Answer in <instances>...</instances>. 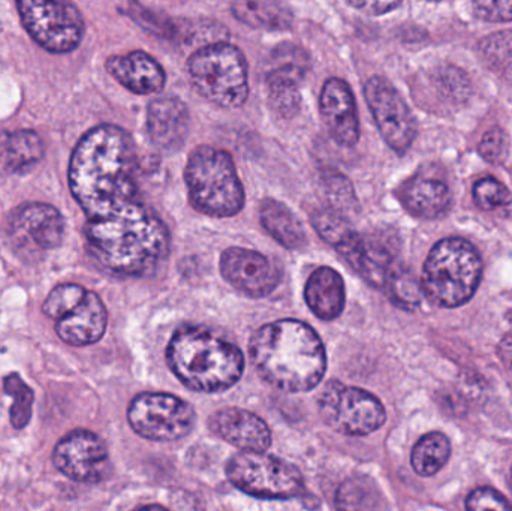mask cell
Listing matches in <instances>:
<instances>
[{
	"label": "cell",
	"mask_w": 512,
	"mask_h": 511,
	"mask_svg": "<svg viewBox=\"0 0 512 511\" xmlns=\"http://www.w3.org/2000/svg\"><path fill=\"white\" fill-rule=\"evenodd\" d=\"M69 188L86 215L87 248L117 276H152L170 254V231L143 200L138 153L128 131L116 125L90 129L72 152Z\"/></svg>",
	"instance_id": "cell-1"
},
{
	"label": "cell",
	"mask_w": 512,
	"mask_h": 511,
	"mask_svg": "<svg viewBox=\"0 0 512 511\" xmlns=\"http://www.w3.org/2000/svg\"><path fill=\"white\" fill-rule=\"evenodd\" d=\"M249 351L258 374L283 392H310L327 369L324 344L303 321L265 324L252 336Z\"/></svg>",
	"instance_id": "cell-2"
},
{
	"label": "cell",
	"mask_w": 512,
	"mask_h": 511,
	"mask_svg": "<svg viewBox=\"0 0 512 511\" xmlns=\"http://www.w3.org/2000/svg\"><path fill=\"white\" fill-rule=\"evenodd\" d=\"M167 362L188 389L201 393L224 392L245 371V357L237 345L198 326H185L174 333Z\"/></svg>",
	"instance_id": "cell-3"
},
{
	"label": "cell",
	"mask_w": 512,
	"mask_h": 511,
	"mask_svg": "<svg viewBox=\"0 0 512 511\" xmlns=\"http://www.w3.org/2000/svg\"><path fill=\"white\" fill-rule=\"evenodd\" d=\"M483 260L468 240L450 237L433 246L424 263V296L441 308H459L477 293Z\"/></svg>",
	"instance_id": "cell-4"
},
{
	"label": "cell",
	"mask_w": 512,
	"mask_h": 511,
	"mask_svg": "<svg viewBox=\"0 0 512 511\" xmlns=\"http://www.w3.org/2000/svg\"><path fill=\"white\" fill-rule=\"evenodd\" d=\"M185 182L194 209L213 218H230L245 206V188L230 153L200 146L189 156Z\"/></svg>",
	"instance_id": "cell-5"
},
{
	"label": "cell",
	"mask_w": 512,
	"mask_h": 511,
	"mask_svg": "<svg viewBox=\"0 0 512 511\" xmlns=\"http://www.w3.org/2000/svg\"><path fill=\"white\" fill-rule=\"evenodd\" d=\"M195 90L213 104L240 108L249 96L245 54L230 42H213L195 51L188 62Z\"/></svg>",
	"instance_id": "cell-6"
},
{
	"label": "cell",
	"mask_w": 512,
	"mask_h": 511,
	"mask_svg": "<svg viewBox=\"0 0 512 511\" xmlns=\"http://www.w3.org/2000/svg\"><path fill=\"white\" fill-rule=\"evenodd\" d=\"M227 476L237 489L262 500H289L304 491L298 468L267 453L242 452L233 456L227 465Z\"/></svg>",
	"instance_id": "cell-7"
},
{
	"label": "cell",
	"mask_w": 512,
	"mask_h": 511,
	"mask_svg": "<svg viewBox=\"0 0 512 511\" xmlns=\"http://www.w3.org/2000/svg\"><path fill=\"white\" fill-rule=\"evenodd\" d=\"M318 407L322 420L333 431L349 437L372 434L387 420V411L375 395L339 381L327 384Z\"/></svg>",
	"instance_id": "cell-8"
},
{
	"label": "cell",
	"mask_w": 512,
	"mask_h": 511,
	"mask_svg": "<svg viewBox=\"0 0 512 511\" xmlns=\"http://www.w3.org/2000/svg\"><path fill=\"white\" fill-rule=\"evenodd\" d=\"M17 9L24 29L50 53H69L83 41L86 24L74 3L23 0Z\"/></svg>",
	"instance_id": "cell-9"
},
{
	"label": "cell",
	"mask_w": 512,
	"mask_h": 511,
	"mask_svg": "<svg viewBox=\"0 0 512 511\" xmlns=\"http://www.w3.org/2000/svg\"><path fill=\"white\" fill-rule=\"evenodd\" d=\"M129 425L150 441H177L191 434L195 426L194 408L168 393H141L132 399Z\"/></svg>",
	"instance_id": "cell-10"
},
{
	"label": "cell",
	"mask_w": 512,
	"mask_h": 511,
	"mask_svg": "<svg viewBox=\"0 0 512 511\" xmlns=\"http://www.w3.org/2000/svg\"><path fill=\"white\" fill-rule=\"evenodd\" d=\"M364 96L385 143L405 155L417 137V123L405 99L390 81L376 75L367 80Z\"/></svg>",
	"instance_id": "cell-11"
},
{
	"label": "cell",
	"mask_w": 512,
	"mask_h": 511,
	"mask_svg": "<svg viewBox=\"0 0 512 511\" xmlns=\"http://www.w3.org/2000/svg\"><path fill=\"white\" fill-rule=\"evenodd\" d=\"M8 233L15 251L35 257L62 245L65 219L50 204L27 203L9 215Z\"/></svg>",
	"instance_id": "cell-12"
},
{
	"label": "cell",
	"mask_w": 512,
	"mask_h": 511,
	"mask_svg": "<svg viewBox=\"0 0 512 511\" xmlns=\"http://www.w3.org/2000/svg\"><path fill=\"white\" fill-rule=\"evenodd\" d=\"M54 467L78 483L95 485L110 474V456L104 441L90 431L77 429L57 443Z\"/></svg>",
	"instance_id": "cell-13"
},
{
	"label": "cell",
	"mask_w": 512,
	"mask_h": 511,
	"mask_svg": "<svg viewBox=\"0 0 512 511\" xmlns=\"http://www.w3.org/2000/svg\"><path fill=\"white\" fill-rule=\"evenodd\" d=\"M221 273L228 284L246 296L261 299L276 290L280 276L265 255L251 249L230 248L222 254Z\"/></svg>",
	"instance_id": "cell-14"
},
{
	"label": "cell",
	"mask_w": 512,
	"mask_h": 511,
	"mask_svg": "<svg viewBox=\"0 0 512 511\" xmlns=\"http://www.w3.org/2000/svg\"><path fill=\"white\" fill-rule=\"evenodd\" d=\"M319 110L322 120L331 137L342 144L352 147L360 140V117L354 93L345 80L330 78L322 87L319 98Z\"/></svg>",
	"instance_id": "cell-15"
},
{
	"label": "cell",
	"mask_w": 512,
	"mask_h": 511,
	"mask_svg": "<svg viewBox=\"0 0 512 511\" xmlns=\"http://www.w3.org/2000/svg\"><path fill=\"white\" fill-rule=\"evenodd\" d=\"M340 257L372 287L384 290L397 269L394 252L384 240L367 239L355 231L339 249Z\"/></svg>",
	"instance_id": "cell-16"
},
{
	"label": "cell",
	"mask_w": 512,
	"mask_h": 511,
	"mask_svg": "<svg viewBox=\"0 0 512 511\" xmlns=\"http://www.w3.org/2000/svg\"><path fill=\"white\" fill-rule=\"evenodd\" d=\"M213 434L243 452L264 453L271 446L267 423L243 408L228 407L216 411L209 420Z\"/></svg>",
	"instance_id": "cell-17"
},
{
	"label": "cell",
	"mask_w": 512,
	"mask_h": 511,
	"mask_svg": "<svg viewBox=\"0 0 512 511\" xmlns=\"http://www.w3.org/2000/svg\"><path fill=\"white\" fill-rule=\"evenodd\" d=\"M191 129V116L185 102L174 96L152 101L147 110L150 140L161 149L177 150L185 143Z\"/></svg>",
	"instance_id": "cell-18"
},
{
	"label": "cell",
	"mask_w": 512,
	"mask_h": 511,
	"mask_svg": "<svg viewBox=\"0 0 512 511\" xmlns=\"http://www.w3.org/2000/svg\"><path fill=\"white\" fill-rule=\"evenodd\" d=\"M108 314L101 297L87 291L83 302L56 324V333L65 344L86 347L101 341L107 330Z\"/></svg>",
	"instance_id": "cell-19"
},
{
	"label": "cell",
	"mask_w": 512,
	"mask_h": 511,
	"mask_svg": "<svg viewBox=\"0 0 512 511\" xmlns=\"http://www.w3.org/2000/svg\"><path fill=\"white\" fill-rule=\"evenodd\" d=\"M107 71L126 89L137 95H152L164 89V68L144 51H132L107 60Z\"/></svg>",
	"instance_id": "cell-20"
},
{
	"label": "cell",
	"mask_w": 512,
	"mask_h": 511,
	"mask_svg": "<svg viewBox=\"0 0 512 511\" xmlns=\"http://www.w3.org/2000/svg\"><path fill=\"white\" fill-rule=\"evenodd\" d=\"M304 299L310 311L324 321H333L345 308V282L331 267H319L307 279Z\"/></svg>",
	"instance_id": "cell-21"
},
{
	"label": "cell",
	"mask_w": 512,
	"mask_h": 511,
	"mask_svg": "<svg viewBox=\"0 0 512 511\" xmlns=\"http://www.w3.org/2000/svg\"><path fill=\"white\" fill-rule=\"evenodd\" d=\"M44 143L35 131L9 132L0 138V168L9 174H26L44 158Z\"/></svg>",
	"instance_id": "cell-22"
},
{
	"label": "cell",
	"mask_w": 512,
	"mask_h": 511,
	"mask_svg": "<svg viewBox=\"0 0 512 511\" xmlns=\"http://www.w3.org/2000/svg\"><path fill=\"white\" fill-rule=\"evenodd\" d=\"M262 227L277 243L286 249H303L307 234L300 219L283 203L267 198L259 207Z\"/></svg>",
	"instance_id": "cell-23"
},
{
	"label": "cell",
	"mask_w": 512,
	"mask_h": 511,
	"mask_svg": "<svg viewBox=\"0 0 512 511\" xmlns=\"http://www.w3.org/2000/svg\"><path fill=\"white\" fill-rule=\"evenodd\" d=\"M402 201L412 215L433 219L450 209L451 194L439 180L414 179L403 188Z\"/></svg>",
	"instance_id": "cell-24"
},
{
	"label": "cell",
	"mask_w": 512,
	"mask_h": 511,
	"mask_svg": "<svg viewBox=\"0 0 512 511\" xmlns=\"http://www.w3.org/2000/svg\"><path fill=\"white\" fill-rule=\"evenodd\" d=\"M231 11L237 20L256 29L285 30L294 20L291 9L279 2H236Z\"/></svg>",
	"instance_id": "cell-25"
},
{
	"label": "cell",
	"mask_w": 512,
	"mask_h": 511,
	"mask_svg": "<svg viewBox=\"0 0 512 511\" xmlns=\"http://www.w3.org/2000/svg\"><path fill=\"white\" fill-rule=\"evenodd\" d=\"M451 458V441L441 432H430L415 444L411 464L421 477H432L447 465Z\"/></svg>",
	"instance_id": "cell-26"
},
{
	"label": "cell",
	"mask_w": 512,
	"mask_h": 511,
	"mask_svg": "<svg viewBox=\"0 0 512 511\" xmlns=\"http://www.w3.org/2000/svg\"><path fill=\"white\" fill-rule=\"evenodd\" d=\"M378 489L369 477H351L337 489V511H375Z\"/></svg>",
	"instance_id": "cell-27"
},
{
	"label": "cell",
	"mask_w": 512,
	"mask_h": 511,
	"mask_svg": "<svg viewBox=\"0 0 512 511\" xmlns=\"http://www.w3.org/2000/svg\"><path fill=\"white\" fill-rule=\"evenodd\" d=\"M310 221L319 237L336 251L355 233L351 221L330 207H322L313 212Z\"/></svg>",
	"instance_id": "cell-28"
},
{
	"label": "cell",
	"mask_w": 512,
	"mask_h": 511,
	"mask_svg": "<svg viewBox=\"0 0 512 511\" xmlns=\"http://www.w3.org/2000/svg\"><path fill=\"white\" fill-rule=\"evenodd\" d=\"M384 291L397 308L405 309V311L417 309L424 296L423 288L414 273L400 266L394 270Z\"/></svg>",
	"instance_id": "cell-29"
},
{
	"label": "cell",
	"mask_w": 512,
	"mask_h": 511,
	"mask_svg": "<svg viewBox=\"0 0 512 511\" xmlns=\"http://www.w3.org/2000/svg\"><path fill=\"white\" fill-rule=\"evenodd\" d=\"M3 389H5L6 395L14 399V404L9 408L11 425L15 429L26 428L32 419L33 401H35L33 390L15 372L6 375L3 380Z\"/></svg>",
	"instance_id": "cell-30"
},
{
	"label": "cell",
	"mask_w": 512,
	"mask_h": 511,
	"mask_svg": "<svg viewBox=\"0 0 512 511\" xmlns=\"http://www.w3.org/2000/svg\"><path fill=\"white\" fill-rule=\"evenodd\" d=\"M325 194H327V207L351 218L358 210V201L355 198L354 188L343 174L327 173L324 177Z\"/></svg>",
	"instance_id": "cell-31"
},
{
	"label": "cell",
	"mask_w": 512,
	"mask_h": 511,
	"mask_svg": "<svg viewBox=\"0 0 512 511\" xmlns=\"http://www.w3.org/2000/svg\"><path fill=\"white\" fill-rule=\"evenodd\" d=\"M87 291L89 290L78 284L57 285L45 299L42 312L51 320L59 321L83 302Z\"/></svg>",
	"instance_id": "cell-32"
},
{
	"label": "cell",
	"mask_w": 512,
	"mask_h": 511,
	"mask_svg": "<svg viewBox=\"0 0 512 511\" xmlns=\"http://www.w3.org/2000/svg\"><path fill=\"white\" fill-rule=\"evenodd\" d=\"M478 51L489 68L504 71L512 65V32L502 30L481 39Z\"/></svg>",
	"instance_id": "cell-33"
},
{
	"label": "cell",
	"mask_w": 512,
	"mask_h": 511,
	"mask_svg": "<svg viewBox=\"0 0 512 511\" xmlns=\"http://www.w3.org/2000/svg\"><path fill=\"white\" fill-rule=\"evenodd\" d=\"M474 200L481 209L493 210L511 204L512 194L504 183L486 177L474 186Z\"/></svg>",
	"instance_id": "cell-34"
},
{
	"label": "cell",
	"mask_w": 512,
	"mask_h": 511,
	"mask_svg": "<svg viewBox=\"0 0 512 511\" xmlns=\"http://www.w3.org/2000/svg\"><path fill=\"white\" fill-rule=\"evenodd\" d=\"M439 87L445 96L454 102H463L471 93V81L462 69L456 66H445L439 72Z\"/></svg>",
	"instance_id": "cell-35"
},
{
	"label": "cell",
	"mask_w": 512,
	"mask_h": 511,
	"mask_svg": "<svg viewBox=\"0 0 512 511\" xmlns=\"http://www.w3.org/2000/svg\"><path fill=\"white\" fill-rule=\"evenodd\" d=\"M478 152L490 164H502L510 155V137L501 128L490 129L484 134Z\"/></svg>",
	"instance_id": "cell-36"
},
{
	"label": "cell",
	"mask_w": 512,
	"mask_h": 511,
	"mask_svg": "<svg viewBox=\"0 0 512 511\" xmlns=\"http://www.w3.org/2000/svg\"><path fill=\"white\" fill-rule=\"evenodd\" d=\"M466 511H512V504L493 488H477L469 494Z\"/></svg>",
	"instance_id": "cell-37"
},
{
	"label": "cell",
	"mask_w": 512,
	"mask_h": 511,
	"mask_svg": "<svg viewBox=\"0 0 512 511\" xmlns=\"http://www.w3.org/2000/svg\"><path fill=\"white\" fill-rule=\"evenodd\" d=\"M475 15L486 21H512V0H499V2L472 3Z\"/></svg>",
	"instance_id": "cell-38"
},
{
	"label": "cell",
	"mask_w": 512,
	"mask_h": 511,
	"mask_svg": "<svg viewBox=\"0 0 512 511\" xmlns=\"http://www.w3.org/2000/svg\"><path fill=\"white\" fill-rule=\"evenodd\" d=\"M349 6L360 9L370 15L387 14L391 9L399 8L400 2H349Z\"/></svg>",
	"instance_id": "cell-39"
},
{
	"label": "cell",
	"mask_w": 512,
	"mask_h": 511,
	"mask_svg": "<svg viewBox=\"0 0 512 511\" xmlns=\"http://www.w3.org/2000/svg\"><path fill=\"white\" fill-rule=\"evenodd\" d=\"M498 356L501 362L512 371V333L504 336L498 345Z\"/></svg>",
	"instance_id": "cell-40"
},
{
	"label": "cell",
	"mask_w": 512,
	"mask_h": 511,
	"mask_svg": "<svg viewBox=\"0 0 512 511\" xmlns=\"http://www.w3.org/2000/svg\"><path fill=\"white\" fill-rule=\"evenodd\" d=\"M137 511H168V510L164 509V507H161V506H149V507H143V509H140Z\"/></svg>",
	"instance_id": "cell-41"
},
{
	"label": "cell",
	"mask_w": 512,
	"mask_h": 511,
	"mask_svg": "<svg viewBox=\"0 0 512 511\" xmlns=\"http://www.w3.org/2000/svg\"><path fill=\"white\" fill-rule=\"evenodd\" d=\"M510 485H511V489H512V467H511V473H510Z\"/></svg>",
	"instance_id": "cell-42"
}]
</instances>
